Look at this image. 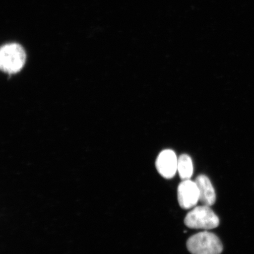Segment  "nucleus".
Instances as JSON below:
<instances>
[{
    "label": "nucleus",
    "instance_id": "f257e3e1",
    "mask_svg": "<svg viewBox=\"0 0 254 254\" xmlns=\"http://www.w3.org/2000/svg\"><path fill=\"white\" fill-rule=\"evenodd\" d=\"M26 60V54L20 44H5L0 50V67L8 74H14L23 67Z\"/></svg>",
    "mask_w": 254,
    "mask_h": 254
},
{
    "label": "nucleus",
    "instance_id": "f03ea898",
    "mask_svg": "<svg viewBox=\"0 0 254 254\" xmlns=\"http://www.w3.org/2000/svg\"><path fill=\"white\" fill-rule=\"evenodd\" d=\"M187 247L192 254H221L223 250L220 238L207 231L190 237Z\"/></svg>",
    "mask_w": 254,
    "mask_h": 254
},
{
    "label": "nucleus",
    "instance_id": "7ed1b4c3",
    "mask_svg": "<svg viewBox=\"0 0 254 254\" xmlns=\"http://www.w3.org/2000/svg\"><path fill=\"white\" fill-rule=\"evenodd\" d=\"M184 222L187 227L193 229L211 230L218 226L220 220L210 206L202 205L189 212Z\"/></svg>",
    "mask_w": 254,
    "mask_h": 254
},
{
    "label": "nucleus",
    "instance_id": "20e7f679",
    "mask_svg": "<svg viewBox=\"0 0 254 254\" xmlns=\"http://www.w3.org/2000/svg\"><path fill=\"white\" fill-rule=\"evenodd\" d=\"M178 200L183 209L194 207L199 201V190L195 182L190 180H183L178 188Z\"/></svg>",
    "mask_w": 254,
    "mask_h": 254
},
{
    "label": "nucleus",
    "instance_id": "39448f33",
    "mask_svg": "<svg viewBox=\"0 0 254 254\" xmlns=\"http://www.w3.org/2000/svg\"><path fill=\"white\" fill-rule=\"evenodd\" d=\"M178 159L176 153L171 150L162 151L156 161L159 174L165 179H172L177 171Z\"/></svg>",
    "mask_w": 254,
    "mask_h": 254
},
{
    "label": "nucleus",
    "instance_id": "423d86ee",
    "mask_svg": "<svg viewBox=\"0 0 254 254\" xmlns=\"http://www.w3.org/2000/svg\"><path fill=\"white\" fill-rule=\"evenodd\" d=\"M195 182L198 187L201 204L209 206L214 205L216 201L215 191L208 178L200 175L196 178Z\"/></svg>",
    "mask_w": 254,
    "mask_h": 254
},
{
    "label": "nucleus",
    "instance_id": "0eeeda50",
    "mask_svg": "<svg viewBox=\"0 0 254 254\" xmlns=\"http://www.w3.org/2000/svg\"><path fill=\"white\" fill-rule=\"evenodd\" d=\"M177 171L182 180H190L193 174V164L189 155L183 154L178 159Z\"/></svg>",
    "mask_w": 254,
    "mask_h": 254
}]
</instances>
